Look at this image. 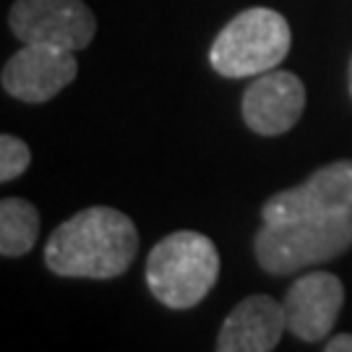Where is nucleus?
<instances>
[{
    "label": "nucleus",
    "instance_id": "obj_1",
    "mask_svg": "<svg viewBox=\"0 0 352 352\" xmlns=\"http://www.w3.org/2000/svg\"><path fill=\"white\" fill-rule=\"evenodd\" d=\"M139 232L118 209L91 206L65 219L45 245V264L60 277L113 279L133 264Z\"/></svg>",
    "mask_w": 352,
    "mask_h": 352
},
{
    "label": "nucleus",
    "instance_id": "obj_2",
    "mask_svg": "<svg viewBox=\"0 0 352 352\" xmlns=\"http://www.w3.org/2000/svg\"><path fill=\"white\" fill-rule=\"evenodd\" d=\"M352 245V209L264 222L256 235V258L269 274H292L337 258Z\"/></svg>",
    "mask_w": 352,
    "mask_h": 352
},
{
    "label": "nucleus",
    "instance_id": "obj_3",
    "mask_svg": "<svg viewBox=\"0 0 352 352\" xmlns=\"http://www.w3.org/2000/svg\"><path fill=\"white\" fill-rule=\"evenodd\" d=\"M217 279L219 253L201 232H173L160 240L146 258V285L151 295L175 311L199 305Z\"/></svg>",
    "mask_w": 352,
    "mask_h": 352
},
{
    "label": "nucleus",
    "instance_id": "obj_4",
    "mask_svg": "<svg viewBox=\"0 0 352 352\" xmlns=\"http://www.w3.org/2000/svg\"><path fill=\"white\" fill-rule=\"evenodd\" d=\"M292 45L287 19L272 8H248L238 13L217 34L209 63L219 76L245 78L274 71Z\"/></svg>",
    "mask_w": 352,
    "mask_h": 352
},
{
    "label": "nucleus",
    "instance_id": "obj_5",
    "mask_svg": "<svg viewBox=\"0 0 352 352\" xmlns=\"http://www.w3.org/2000/svg\"><path fill=\"white\" fill-rule=\"evenodd\" d=\"M8 24L24 45H55L74 52L89 47L97 32V19L81 0H16Z\"/></svg>",
    "mask_w": 352,
    "mask_h": 352
},
{
    "label": "nucleus",
    "instance_id": "obj_6",
    "mask_svg": "<svg viewBox=\"0 0 352 352\" xmlns=\"http://www.w3.org/2000/svg\"><path fill=\"white\" fill-rule=\"evenodd\" d=\"M78 74L74 50L55 45H24L3 65V89L13 100L39 104L58 97Z\"/></svg>",
    "mask_w": 352,
    "mask_h": 352
},
{
    "label": "nucleus",
    "instance_id": "obj_7",
    "mask_svg": "<svg viewBox=\"0 0 352 352\" xmlns=\"http://www.w3.org/2000/svg\"><path fill=\"white\" fill-rule=\"evenodd\" d=\"M352 209V160L331 162L316 170L302 186L279 190L261 209L264 222L311 217V214H337Z\"/></svg>",
    "mask_w": 352,
    "mask_h": 352
},
{
    "label": "nucleus",
    "instance_id": "obj_8",
    "mask_svg": "<svg viewBox=\"0 0 352 352\" xmlns=\"http://www.w3.org/2000/svg\"><path fill=\"white\" fill-rule=\"evenodd\" d=\"M305 110V87L289 71H266L243 97V120L253 133L279 136L300 120Z\"/></svg>",
    "mask_w": 352,
    "mask_h": 352
},
{
    "label": "nucleus",
    "instance_id": "obj_9",
    "mask_svg": "<svg viewBox=\"0 0 352 352\" xmlns=\"http://www.w3.org/2000/svg\"><path fill=\"white\" fill-rule=\"evenodd\" d=\"M282 305L287 329L298 340L321 342L337 324L344 305V287L329 272H311L287 289Z\"/></svg>",
    "mask_w": 352,
    "mask_h": 352
},
{
    "label": "nucleus",
    "instance_id": "obj_10",
    "mask_svg": "<svg viewBox=\"0 0 352 352\" xmlns=\"http://www.w3.org/2000/svg\"><path fill=\"white\" fill-rule=\"evenodd\" d=\"M287 329L285 305L269 295H251L240 300L222 324L217 350L219 352H269L282 342Z\"/></svg>",
    "mask_w": 352,
    "mask_h": 352
},
{
    "label": "nucleus",
    "instance_id": "obj_11",
    "mask_svg": "<svg viewBox=\"0 0 352 352\" xmlns=\"http://www.w3.org/2000/svg\"><path fill=\"white\" fill-rule=\"evenodd\" d=\"M39 235V212L24 199L0 201V253L6 258H19L34 248Z\"/></svg>",
    "mask_w": 352,
    "mask_h": 352
},
{
    "label": "nucleus",
    "instance_id": "obj_12",
    "mask_svg": "<svg viewBox=\"0 0 352 352\" xmlns=\"http://www.w3.org/2000/svg\"><path fill=\"white\" fill-rule=\"evenodd\" d=\"M32 164V149L26 146V141L19 136L3 133L0 136V180L11 183L16 177H21Z\"/></svg>",
    "mask_w": 352,
    "mask_h": 352
},
{
    "label": "nucleus",
    "instance_id": "obj_13",
    "mask_svg": "<svg viewBox=\"0 0 352 352\" xmlns=\"http://www.w3.org/2000/svg\"><path fill=\"white\" fill-rule=\"evenodd\" d=\"M327 352H352V334H337L324 344Z\"/></svg>",
    "mask_w": 352,
    "mask_h": 352
},
{
    "label": "nucleus",
    "instance_id": "obj_14",
    "mask_svg": "<svg viewBox=\"0 0 352 352\" xmlns=\"http://www.w3.org/2000/svg\"><path fill=\"white\" fill-rule=\"evenodd\" d=\"M350 94H352V60H350Z\"/></svg>",
    "mask_w": 352,
    "mask_h": 352
}]
</instances>
